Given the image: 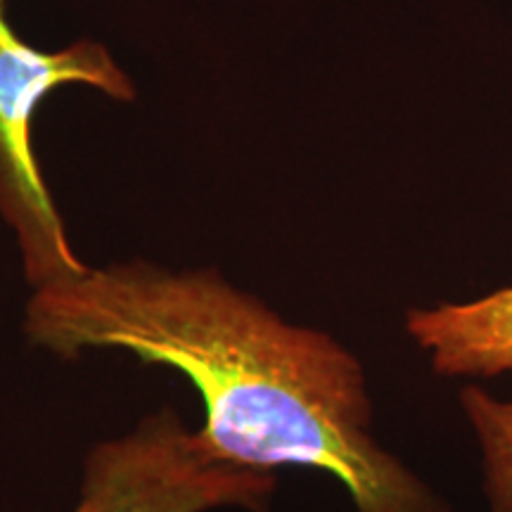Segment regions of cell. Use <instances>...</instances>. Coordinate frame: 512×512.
<instances>
[{
	"label": "cell",
	"mask_w": 512,
	"mask_h": 512,
	"mask_svg": "<svg viewBox=\"0 0 512 512\" xmlns=\"http://www.w3.org/2000/svg\"><path fill=\"white\" fill-rule=\"evenodd\" d=\"M406 332L448 380H491L512 373V287L460 304L415 306Z\"/></svg>",
	"instance_id": "obj_4"
},
{
	"label": "cell",
	"mask_w": 512,
	"mask_h": 512,
	"mask_svg": "<svg viewBox=\"0 0 512 512\" xmlns=\"http://www.w3.org/2000/svg\"><path fill=\"white\" fill-rule=\"evenodd\" d=\"M24 332L62 361L126 351L188 377L204 406L197 434L226 463L325 472L356 512H451L375 437L361 358L328 332L285 320L214 268L86 266L34 290Z\"/></svg>",
	"instance_id": "obj_1"
},
{
	"label": "cell",
	"mask_w": 512,
	"mask_h": 512,
	"mask_svg": "<svg viewBox=\"0 0 512 512\" xmlns=\"http://www.w3.org/2000/svg\"><path fill=\"white\" fill-rule=\"evenodd\" d=\"M64 83H86L114 100H133L136 88L105 46L79 41L43 53L27 46L0 19V211L15 230L24 273L34 290L86 271L76 256L31 147L38 102Z\"/></svg>",
	"instance_id": "obj_2"
},
{
	"label": "cell",
	"mask_w": 512,
	"mask_h": 512,
	"mask_svg": "<svg viewBox=\"0 0 512 512\" xmlns=\"http://www.w3.org/2000/svg\"><path fill=\"white\" fill-rule=\"evenodd\" d=\"M3 8H5V0H0V19H3Z\"/></svg>",
	"instance_id": "obj_6"
},
{
	"label": "cell",
	"mask_w": 512,
	"mask_h": 512,
	"mask_svg": "<svg viewBox=\"0 0 512 512\" xmlns=\"http://www.w3.org/2000/svg\"><path fill=\"white\" fill-rule=\"evenodd\" d=\"M275 486L273 472L216 458L174 406H162L88 451L72 512H266Z\"/></svg>",
	"instance_id": "obj_3"
},
{
	"label": "cell",
	"mask_w": 512,
	"mask_h": 512,
	"mask_svg": "<svg viewBox=\"0 0 512 512\" xmlns=\"http://www.w3.org/2000/svg\"><path fill=\"white\" fill-rule=\"evenodd\" d=\"M458 399L482 453L489 512H512V399H498L475 382H467Z\"/></svg>",
	"instance_id": "obj_5"
}]
</instances>
